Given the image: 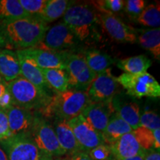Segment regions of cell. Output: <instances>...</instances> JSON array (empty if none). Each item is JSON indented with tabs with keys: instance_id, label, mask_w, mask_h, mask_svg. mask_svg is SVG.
Listing matches in <instances>:
<instances>
[{
	"instance_id": "obj_1",
	"label": "cell",
	"mask_w": 160,
	"mask_h": 160,
	"mask_svg": "<svg viewBox=\"0 0 160 160\" xmlns=\"http://www.w3.org/2000/svg\"><path fill=\"white\" fill-rule=\"evenodd\" d=\"M48 29L47 23L37 17L0 22V47L23 50L36 47Z\"/></svg>"
},
{
	"instance_id": "obj_2",
	"label": "cell",
	"mask_w": 160,
	"mask_h": 160,
	"mask_svg": "<svg viewBox=\"0 0 160 160\" xmlns=\"http://www.w3.org/2000/svg\"><path fill=\"white\" fill-rule=\"evenodd\" d=\"M92 102L87 92L82 90L68 89L63 92H57L47 107L42 111V114H54L55 117L68 120L81 115L89 104Z\"/></svg>"
},
{
	"instance_id": "obj_3",
	"label": "cell",
	"mask_w": 160,
	"mask_h": 160,
	"mask_svg": "<svg viewBox=\"0 0 160 160\" xmlns=\"http://www.w3.org/2000/svg\"><path fill=\"white\" fill-rule=\"evenodd\" d=\"M13 105L29 111H42L48 105L51 97L48 93L38 88L22 77L8 82Z\"/></svg>"
},
{
	"instance_id": "obj_4",
	"label": "cell",
	"mask_w": 160,
	"mask_h": 160,
	"mask_svg": "<svg viewBox=\"0 0 160 160\" xmlns=\"http://www.w3.org/2000/svg\"><path fill=\"white\" fill-rule=\"evenodd\" d=\"M0 147L8 160H53V157L42 151L30 133L13 135L0 140Z\"/></svg>"
},
{
	"instance_id": "obj_5",
	"label": "cell",
	"mask_w": 160,
	"mask_h": 160,
	"mask_svg": "<svg viewBox=\"0 0 160 160\" xmlns=\"http://www.w3.org/2000/svg\"><path fill=\"white\" fill-rule=\"evenodd\" d=\"M97 14L89 5H72L63 16V23L71 29L78 40L85 41L89 37Z\"/></svg>"
},
{
	"instance_id": "obj_6",
	"label": "cell",
	"mask_w": 160,
	"mask_h": 160,
	"mask_svg": "<svg viewBox=\"0 0 160 160\" xmlns=\"http://www.w3.org/2000/svg\"><path fill=\"white\" fill-rule=\"evenodd\" d=\"M118 83L126 90L131 97L158 98L160 97V85L151 74L145 72L139 74L123 73L117 78Z\"/></svg>"
},
{
	"instance_id": "obj_7",
	"label": "cell",
	"mask_w": 160,
	"mask_h": 160,
	"mask_svg": "<svg viewBox=\"0 0 160 160\" xmlns=\"http://www.w3.org/2000/svg\"><path fill=\"white\" fill-rule=\"evenodd\" d=\"M30 134L39 148L51 157H59L66 154L58 142L53 126L42 117L36 116Z\"/></svg>"
},
{
	"instance_id": "obj_8",
	"label": "cell",
	"mask_w": 160,
	"mask_h": 160,
	"mask_svg": "<svg viewBox=\"0 0 160 160\" xmlns=\"http://www.w3.org/2000/svg\"><path fill=\"white\" fill-rule=\"evenodd\" d=\"M65 71L68 78V88L82 91L88 88L97 76L90 69L85 57L78 54H68Z\"/></svg>"
},
{
	"instance_id": "obj_9",
	"label": "cell",
	"mask_w": 160,
	"mask_h": 160,
	"mask_svg": "<svg viewBox=\"0 0 160 160\" xmlns=\"http://www.w3.org/2000/svg\"><path fill=\"white\" fill-rule=\"evenodd\" d=\"M117 78L108 68L96 76L87 88V93L93 102H110L117 94L118 89Z\"/></svg>"
},
{
	"instance_id": "obj_10",
	"label": "cell",
	"mask_w": 160,
	"mask_h": 160,
	"mask_svg": "<svg viewBox=\"0 0 160 160\" xmlns=\"http://www.w3.org/2000/svg\"><path fill=\"white\" fill-rule=\"evenodd\" d=\"M78 39L63 22L58 23L47 30L42 40L36 47L61 52L74 47Z\"/></svg>"
},
{
	"instance_id": "obj_11",
	"label": "cell",
	"mask_w": 160,
	"mask_h": 160,
	"mask_svg": "<svg viewBox=\"0 0 160 160\" xmlns=\"http://www.w3.org/2000/svg\"><path fill=\"white\" fill-rule=\"evenodd\" d=\"M68 123L82 151L88 153L97 146L105 143L101 133L92 128L82 114L68 120Z\"/></svg>"
},
{
	"instance_id": "obj_12",
	"label": "cell",
	"mask_w": 160,
	"mask_h": 160,
	"mask_svg": "<svg viewBox=\"0 0 160 160\" xmlns=\"http://www.w3.org/2000/svg\"><path fill=\"white\" fill-rule=\"evenodd\" d=\"M97 19L110 37L119 42L136 43L137 35L135 29L132 28L122 21L117 16L111 13H100Z\"/></svg>"
},
{
	"instance_id": "obj_13",
	"label": "cell",
	"mask_w": 160,
	"mask_h": 160,
	"mask_svg": "<svg viewBox=\"0 0 160 160\" xmlns=\"http://www.w3.org/2000/svg\"><path fill=\"white\" fill-rule=\"evenodd\" d=\"M22 54L33 60L41 69L58 68L65 70L66 59L68 53L33 47L19 50Z\"/></svg>"
},
{
	"instance_id": "obj_14",
	"label": "cell",
	"mask_w": 160,
	"mask_h": 160,
	"mask_svg": "<svg viewBox=\"0 0 160 160\" xmlns=\"http://www.w3.org/2000/svg\"><path fill=\"white\" fill-rule=\"evenodd\" d=\"M111 102H92L82 113V116L96 131L102 134L109 119L113 113Z\"/></svg>"
},
{
	"instance_id": "obj_15",
	"label": "cell",
	"mask_w": 160,
	"mask_h": 160,
	"mask_svg": "<svg viewBox=\"0 0 160 160\" xmlns=\"http://www.w3.org/2000/svg\"><path fill=\"white\" fill-rule=\"evenodd\" d=\"M5 112L11 136L31 133L36 117L33 112L14 105H12Z\"/></svg>"
},
{
	"instance_id": "obj_16",
	"label": "cell",
	"mask_w": 160,
	"mask_h": 160,
	"mask_svg": "<svg viewBox=\"0 0 160 160\" xmlns=\"http://www.w3.org/2000/svg\"><path fill=\"white\" fill-rule=\"evenodd\" d=\"M113 111L132 129L140 127V109L137 102L122 95L116 94L111 99Z\"/></svg>"
},
{
	"instance_id": "obj_17",
	"label": "cell",
	"mask_w": 160,
	"mask_h": 160,
	"mask_svg": "<svg viewBox=\"0 0 160 160\" xmlns=\"http://www.w3.org/2000/svg\"><path fill=\"white\" fill-rule=\"evenodd\" d=\"M53 128L60 146L66 152V154L72 155L82 151L68 120L55 117Z\"/></svg>"
},
{
	"instance_id": "obj_18",
	"label": "cell",
	"mask_w": 160,
	"mask_h": 160,
	"mask_svg": "<svg viewBox=\"0 0 160 160\" xmlns=\"http://www.w3.org/2000/svg\"><path fill=\"white\" fill-rule=\"evenodd\" d=\"M16 52L19 58L21 77L25 78L38 88L48 92L50 88L44 78L42 69L38 67L33 60L22 54L19 51Z\"/></svg>"
},
{
	"instance_id": "obj_19",
	"label": "cell",
	"mask_w": 160,
	"mask_h": 160,
	"mask_svg": "<svg viewBox=\"0 0 160 160\" xmlns=\"http://www.w3.org/2000/svg\"><path fill=\"white\" fill-rule=\"evenodd\" d=\"M109 146L113 153V159L131 158L145 151L140 147L133 131L122 136L115 142Z\"/></svg>"
},
{
	"instance_id": "obj_20",
	"label": "cell",
	"mask_w": 160,
	"mask_h": 160,
	"mask_svg": "<svg viewBox=\"0 0 160 160\" xmlns=\"http://www.w3.org/2000/svg\"><path fill=\"white\" fill-rule=\"evenodd\" d=\"M0 76L7 82L21 76L17 52L11 50L0 49Z\"/></svg>"
},
{
	"instance_id": "obj_21",
	"label": "cell",
	"mask_w": 160,
	"mask_h": 160,
	"mask_svg": "<svg viewBox=\"0 0 160 160\" xmlns=\"http://www.w3.org/2000/svg\"><path fill=\"white\" fill-rule=\"evenodd\" d=\"M137 42L148 51L155 59H160V29H135Z\"/></svg>"
},
{
	"instance_id": "obj_22",
	"label": "cell",
	"mask_w": 160,
	"mask_h": 160,
	"mask_svg": "<svg viewBox=\"0 0 160 160\" xmlns=\"http://www.w3.org/2000/svg\"><path fill=\"white\" fill-rule=\"evenodd\" d=\"M133 129L129 125L122 119L117 113L113 112L110 117L108 123L102 133L104 142L107 145H111L125 133H131Z\"/></svg>"
},
{
	"instance_id": "obj_23",
	"label": "cell",
	"mask_w": 160,
	"mask_h": 160,
	"mask_svg": "<svg viewBox=\"0 0 160 160\" xmlns=\"http://www.w3.org/2000/svg\"><path fill=\"white\" fill-rule=\"evenodd\" d=\"M151 65V60L145 55L126 58L117 62V67L119 69L130 74H139L147 72Z\"/></svg>"
},
{
	"instance_id": "obj_24",
	"label": "cell",
	"mask_w": 160,
	"mask_h": 160,
	"mask_svg": "<svg viewBox=\"0 0 160 160\" xmlns=\"http://www.w3.org/2000/svg\"><path fill=\"white\" fill-rule=\"evenodd\" d=\"M71 5V2L68 0H48L45 8L39 18L45 23L51 22L64 16L68 8Z\"/></svg>"
},
{
	"instance_id": "obj_25",
	"label": "cell",
	"mask_w": 160,
	"mask_h": 160,
	"mask_svg": "<svg viewBox=\"0 0 160 160\" xmlns=\"http://www.w3.org/2000/svg\"><path fill=\"white\" fill-rule=\"evenodd\" d=\"M31 17L19 2V0H0V22L12 21Z\"/></svg>"
},
{
	"instance_id": "obj_26",
	"label": "cell",
	"mask_w": 160,
	"mask_h": 160,
	"mask_svg": "<svg viewBox=\"0 0 160 160\" xmlns=\"http://www.w3.org/2000/svg\"><path fill=\"white\" fill-rule=\"evenodd\" d=\"M85 59L90 69L96 74L109 68L110 66L116 62L111 56L97 50H91L86 52Z\"/></svg>"
},
{
	"instance_id": "obj_27",
	"label": "cell",
	"mask_w": 160,
	"mask_h": 160,
	"mask_svg": "<svg viewBox=\"0 0 160 160\" xmlns=\"http://www.w3.org/2000/svg\"><path fill=\"white\" fill-rule=\"evenodd\" d=\"M42 72L50 88L57 92H63L68 89V78L65 70L42 69Z\"/></svg>"
},
{
	"instance_id": "obj_28",
	"label": "cell",
	"mask_w": 160,
	"mask_h": 160,
	"mask_svg": "<svg viewBox=\"0 0 160 160\" xmlns=\"http://www.w3.org/2000/svg\"><path fill=\"white\" fill-rule=\"evenodd\" d=\"M136 21L137 23L146 27L159 28L160 25L159 4H151L145 7Z\"/></svg>"
},
{
	"instance_id": "obj_29",
	"label": "cell",
	"mask_w": 160,
	"mask_h": 160,
	"mask_svg": "<svg viewBox=\"0 0 160 160\" xmlns=\"http://www.w3.org/2000/svg\"><path fill=\"white\" fill-rule=\"evenodd\" d=\"M133 133L142 148L145 151H148L153 148L154 139H153V131L140 126L138 128L133 130Z\"/></svg>"
},
{
	"instance_id": "obj_30",
	"label": "cell",
	"mask_w": 160,
	"mask_h": 160,
	"mask_svg": "<svg viewBox=\"0 0 160 160\" xmlns=\"http://www.w3.org/2000/svg\"><path fill=\"white\" fill-rule=\"evenodd\" d=\"M96 8L101 13H107L114 14L121 11L124 8L125 1L122 0H102L94 2Z\"/></svg>"
},
{
	"instance_id": "obj_31",
	"label": "cell",
	"mask_w": 160,
	"mask_h": 160,
	"mask_svg": "<svg viewBox=\"0 0 160 160\" xmlns=\"http://www.w3.org/2000/svg\"><path fill=\"white\" fill-rule=\"evenodd\" d=\"M19 2L27 13L39 17L45 8L48 0H19Z\"/></svg>"
},
{
	"instance_id": "obj_32",
	"label": "cell",
	"mask_w": 160,
	"mask_h": 160,
	"mask_svg": "<svg viewBox=\"0 0 160 160\" xmlns=\"http://www.w3.org/2000/svg\"><path fill=\"white\" fill-rule=\"evenodd\" d=\"M140 126L153 131L160 128V118L153 111H145L140 115Z\"/></svg>"
},
{
	"instance_id": "obj_33",
	"label": "cell",
	"mask_w": 160,
	"mask_h": 160,
	"mask_svg": "<svg viewBox=\"0 0 160 160\" xmlns=\"http://www.w3.org/2000/svg\"><path fill=\"white\" fill-rule=\"evenodd\" d=\"M145 7V2L143 0H128L125 2L123 9L130 19L136 20Z\"/></svg>"
},
{
	"instance_id": "obj_34",
	"label": "cell",
	"mask_w": 160,
	"mask_h": 160,
	"mask_svg": "<svg viewBox=\"0 0 160 160\" xmlns=\"http://www.w3.org/2000/svg\"><path fill=\"white\" fill-rule=\"evenodd\" d=\"M92 160H112L113 153L110 146L107 144H102L88 152Z\"/></svg>"
},
{
	"instance_id": "obj_35",
	"label": "cell",
	"mask_w": 160,
	"mask_h": 160,
	"mask_svg": "<svg viewBox=\"0 0 160 160\" xmlns=\"http://www.w3.org/2000/svg\"><path fill=\"white\" fill-rule=\"evenodd\" d=\"M11 136V133L6 112L0 111V140L7 139Z\"/></svg>"
},
{
	"instance_id": "obj_36",
	"label": "cell",
	"mask_w": 160,
	"mask_h": 160,
	"mask_svg": "<svg viewBox=\"0 0 160 160\" xmlns=\"http://www.w3.org/2000/svg\"><path fill=\"white\" fill-rule=\"evenodd\" d=\"M144 160H160V151L153 148L146 151Z\"/></svg>"
},
{
	"instance_id": "obj_37",
	"label": "cell",
	"mask_w": 160,
	"mask_h": 160,
	"mask_svg": "<svg viewBox=\"0 0 160 160\" xmlns=\"http://www.w3.org/2000/svg\"><path fill=\"white\" fill-rule=\"evenodd\" d=\"M68 160H92L88 153L84 151H79L77 153L71 155L70 158H68Z\"/></svg>"
},
{
	"instance_id": "obj_38",
	"label": "cell",
	"mask_w": 160,
	"mask_h": 160,
	"mask_svg": "<svg viewBox=\"0 0 160 160\" xmlns=\"http://www.w3.org/2000/svg\"><path fill=\"white\" fill-rule=\"evenodd\" d=\"M153 139H154V145H153V149L159 150L160 148V128L156 129L153 131Z\"/></svg>"
},
{
	"instance_id": "obj_39",
	"label": "cell",
	"mask_w": 160,
	"mask_h": 160,
	"mask_svg": "<svg viewBox=\"0 0 160 160\" xmlns=\"http://www.w3.org/2000/svg\"><path fill=\"white\" fill-rule=\"evenodd\" d=\"M8 91V82L0 76V98Z\"/></svg>"
},
{
	"instance_id": "obj_40",
	"label": "cell",
	"mask_w": 160,
	"mask_h": 160,
	"mask_svg": "<svg viewBox=\"0 0 160 160\" xmlns=\"http://www.w3.org/2000/svg\"><path fill=\"white\" fill-rule=\"evenodd\" d=\"M146 151H144L139 154L134 156V157L131 158H126V159H113L112 160H144L145 158Z\"/></svg>"
},
{
	"instance_id": "obj_41",
	"label": "cell",
	"mask_w": 160,
	"mask_h": 160,
	"mask_svg": "<svg viewBox=\"0 0 160 160\" xmlns=\"http://www.w3.org/2000/svg\"><path fill=\"white\" fill-rule=\"evenodd\" d=\"M0 160H8L7 156L5 154V153L4 152V151L1 147H0Z\"/></svg>"
},
{
	"instance_id": "obj_42",
	"label": "cell",
	"mask_w": 160,
	"mask_h": 160,
	"mask_svg": "<svg viewBox=\"0 0 160 160\" xmlns=\"http://www.w3.org/2000/svg\"><path fill=\"white\" fill-rule=\"evenodd\" d=\"M53 160H68V158H57V159H53Z\"/></svg>"
}]
</instances>
